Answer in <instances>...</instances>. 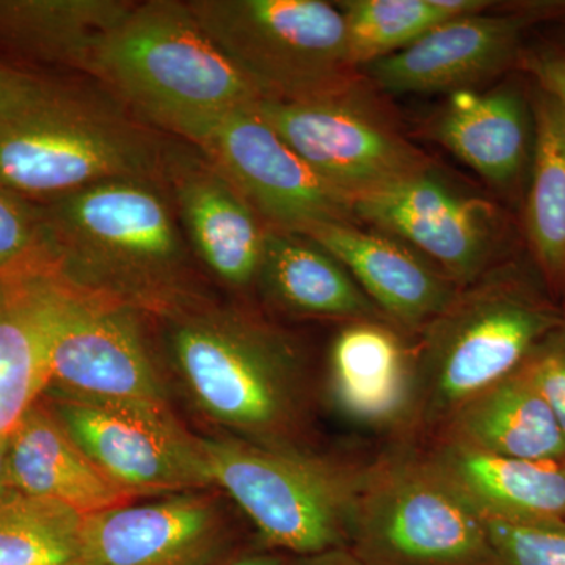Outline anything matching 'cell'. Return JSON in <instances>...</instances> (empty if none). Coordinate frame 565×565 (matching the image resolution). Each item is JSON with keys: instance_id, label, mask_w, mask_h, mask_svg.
I'll use <instances>...</instances> for the list:
<instances>
[{"instance_id": "cell-26", "label": "cell", "mask_w": 565, "mask_h": 565, "mask_svg": "<svg viewBox=\"0 0 565 565\" xmlns=\"http://www.w3.org/2000/svg\"><path fill=\"white\" fill-rule=\"evenodd\" d=\"M337 6L360 70L405 50L446 21L486 10L484 0H341Z\"/></svg>"}, {"instance_id": "cell-29", "label": "cell", "mask_w": 565, "mask_h": 565, "mask_svg": "<svg viewBox=\"0 0 565 565\" xmlns=\"http://www.w3.org/2000/svg\"><path fill=\"white\" fill-rule=\"evenodd\" d=\"M46 233L39 203L0 184V278L43 274Z\"/></svg>"}, {"instance_id": "cell-16", "label": "cell", "mask_w": 565, "mask_h": 565, "mask_svg": "<svg viewBox=\"0 0 565 565\" xmlns=\"http://www.w3.org/2000/svg\"><path fill=\"white\" fill-rule=\"evenodd\" d=\"M386 321L344 323L327 356L330 403L349 423L377 433L418 430L415 345Z\"/></svg>"}, {"instance_id": "cell-4", "label": "cell", "mask_w": 565, "mask_h": 565, "mask_svg": "<svg viewBox=\"0 0 565 565\" xmlns=\"http://www.w3.org/2000/svg\"><path fill=\"white\" fill-rule=\"evenodd\" d=\"M81 70L137 120L191 145L222 115L259 99L178 0L136 2L96 40Z\"/></svg>"}, {"instance_id": "cell-34", "label": "cell", "mask_w": 565, "mask_h": 565, "mask_svg": "<svg viewBox=\"0 0 565 565\" xmlns=\"http://www.w3.org/2000/svg\"><path fill=\"white\" fill-rule=\"evenodd\" d=\"M288 565H366L352 552L351 546H338L315 555L289 556Z\"/></svg>"}, {"instance_id": "cell-25", "label": "cell", "mask_w": 565, "mask_h": 565, "mask_svg": "<svg viewBox=\"0 0 565 565\" xmlns=\"http://www.w3.org/2000/svg\"><path fill=\"white\" fill-rule=\"evenodd\" d=\"M526 236L542 280L565 296V106L537 87Z\"/></svg>"}, {"instance_id": "cell-3", "label": "cell", "mask_w": 565, "mask_h": 565, "mask_svg": "<svg viewBox=\"0 0 565 565\" xmlns=\"http://www.w3.org/2000/svg\"><path fill=\"white\" fill-rule=\"evenodd\" d=\"M167 147L117 99L24 71L0 99V184L33 203L111 180L166 185Z\"/></svg>"}, {"instance_id": "cell-27", "label": "cell", "mask_w": 565, "mask_h": 565, "mask_svg": "<svg viewBox=\"0 0 565 565\" xmlns=\"http://www.w3.org/2000/svg\"><path fill=\"white\" fill-rule=\"evenodd\" d=\"M47 386L46 352L21 278H0V437Z\"/></svg>"}, {"instance_id": "cell-22", "label": "cell", "mask_w": 565, "mask_h": 565, "mask_svg": "<svg viewBox=\"0 0 565 565\" xmlns=\"http://www.w3.org/2000/svg\"><path fill=\"white\" fill-rule=\"evenodd\" d=\"M430 460L482 515L565 522L563 462H533L437 438Z\"/></svg>"}, {"instance_id": "cell-8", "label": "cell", "mask_w": 565, "mask_h": 565, "mask_svg": "<svg viewBox=\"0 0 565 565\" xmlns=\"http://www.w3.org/2000/svg\"><path fill=\"white\" fill-rule=\"evenodd\" d=\"M200 445L212 484L243 509L259 545L288 556L349 546L362 467L226 434L200 437Z\"/></svg>"}, {"instance_id": "cell-24", "label": "cell", "mask_w": 565, "mask_h": 565, "mask_svg": "<svg viewBox=\"0 0 565 565\" xmlns=\"http://www.w3.org/2000/svg\"><path fill=\"white\" fill-rule=\"evenodd\" d=\"M134 6L129 0H0V46L33 62L81 70L96 40Z\"/></svg>"}, {"instance_id": "cell-37", "label": "cell", "mask_w": 565, "mask_h": 565, "mask_svg": "<svg viewBox=\"0 0 565 565\" xmlns=\"http://www.w3.org/2000/svg\"><path fill=\"white\" fill-rule=\"evenodd\" d=\"M563 467H564V470H565V459L563 460Z\"/></svg>"}, {"instance_id": "cell-10", "label": "cell", "mask_w": 565, "mask_h": 565, "mask_svg": "<svg viewBox=\"0 0 565 565\" xmlns=\"http://www.w3.org/2000/svg\"><path fill=\"white\" fill-rule=\"evenodd\" d=\"M253 106L349 203L433 167L430 159L367 102L362 85L329 98L300 103L258 99Z\"/></svg>"}, {"instance_id": "cell-28", "label": "cell", "mask_w": 565, "mask_h": 565, "mask_svg": "<svg viewBox=\"0 0 565 565\" xmlns=\"http://www.w3.org/2000/svg\"><path fill=\"white\" fill-rule=\"evenodd\" d=\"M84 515L14 494L0 504V565H81Z\"/></svg>"}, {"instance_id": "cell-19", "label": "cell", "mask_w": 565, "mask_h": 565, "mask_svg": "<svg viewBox=\"0 0 565 565\" xmlns=\"http://www.w3.org/2000/svg\"><path fill=\"white\" fill-rule=\"evenodd\" d=\"M430 136L494 188H511L533 154L531 104L515 87L449 93Z\"/></svg>"}, {"instance_id": "cell-32", "label": "cell", "mask_w": 565, "mask_h": 565, "mask_svg": "<svg viewBox=\"0 0 565 565\" xmlns=\"http://www.w3.org/2000/svg\"><path fill=\"white\" fill-rule=\"evenodd\" d=\"M525 70L537 81V87L565 106V52L541 51L526 55Z\"/></svg>"}, {"instance_id": "cell-31", "label": "cell", "mask_w": 565, "mask_h": 565, "mask_svg": "<svg viewBox=\"0 0 565 565\" xmlns=\"http://www.w3.org/2000/svg\"><path fill=\"white\" fill-rule=\"evenodd\" d=\"M520 370L552 408L565 435V322L535 345Z\"/></svg>"}, {"instance_id": "cell-38", "label": "cell", "mask_w": 565, "mask_h": 565, "mask_svg": "<svg viewBox=\"0 0 565 565\" xmlns=\"http://www.w3.org/2000/svg\"><path fill=\"white\" fill-rule=\"evenodd\" d=\"M563 310H564V315H565V307L563 308Z\"/></svg>"}, {"instance_id": "cell-2", "label": "cell", "mask_w": 565, "mask_h": 565, "mask_svg": "<svg viewBox=\"0 0 565 565\" xmlns=\"http://www.w3.org/2000/svg\"><path fill=\"white\" fill-rule=\"evenodd\" d=\"M161 321L174 371L203 416L248 444L308 449L310 367L297 338L210 299Z\"/></svg>"}, {"instance_id": "cell-35", "label": "cell", "mask_w": 565, "mask_h": 565, "mask_svg": "<svg viewBox=\"0 0 565 565\" xmlns=\"http://www.w3.org/2000/svg\"><path fill=\"white\" fill-rule=\"evenodd\" d=\"M7 438H9V435H7V437H0V504H2L3 501L10 500L14 494H18L10 479Z\"/></svg>"}, {"instance_id": "cell-18", "label": "cell", "mask_w": 565, "mask_h": 565, "mask_svg": "<svg viewBox=\"0 0 565 565\" xmlns=\"http://www.w3.org/2000/svg\"><path fill=\"white\" fill-rule=\"evenodd\" d=\"M332 253L393 326L415 334L451 303L459 286L388 234L360 223H322L303 233Z\"/></svg>"}, {"instance_id": "cell-6", "label": "cell", "mask_w": 565, "mask_h": 565, "mask_svg": "<svg viewBox=\"0 0 565 565\" xmlns=\"http://www.w3.org/2000/svg\"><path fill=\"white\" fill-rule=\"evenodd\" d=\"M188 6L259 99L311 102L362 85L337 2L189 0Z\"/></svg>"}, {"instance_id": "cell-13", "label": "cell", "mask_w": 565, "mask_h": 565, "mask_svg": "<svg viewBox=\"0 0 565 565\" xmlns=\"http://www.w3.org/2000/svg\"><path fill=\"white\" fill-rule=\"evenodd\" d=\"M353 217L414 245L459 288L489 273L501 237L492 203L468 195L434 167L359 196Z\"/></svg>"}, {"instance_id": "cell-23", "label": "cell", "mask_w": 565, "mask_h": 565, "mask_svg": "<svg viewBox=\"0 0 565 565\" xmlns=\"http://www.w3.org/2000/svg\"><path fill=\"white\" fill-rule=\"evenodd\" d=\"M435 437L511 459H565L563 429L522 370L468 401Z\"/></svg>"}, {"instance_id": "cell-21", "label": "cell", "mask_w": 565, "mask_h": 565, "mask_svg": "<svg viewBox=\"0 0 565 565\" xmlns=\"http://www.w3.org/2000/svg\"><path fill=\"white\" fill-rule=\"evenodd\" d=\"M256 286L297 318L390 322L343 264L303 234L267 228Z\"/></svg>"}, {"instance_id": "cell-9", "label": "cell", "mask_w": 565, "mask_h": 565, "mask_svg": "<svg viewBox=\"0 0 565 565\" xmlns=\"http://www.w3.org/2000/svg\"><path fill=\"white\" fill-rule=\"evenodd\" d=\"M20 278L43 338L46 390L173 412L141 311L50 274Z\"/></svg>"}, {"instance_id": "cell-1", "label": "cell", "mask_w": 565, "mask_h": 565, "mask_svg": "<svg viewBox=\"0 0 565 565\" xmlns=\"http://www.w3.org/2000/svg\"><path fill=\"white\" fill-rule=\"evenodd\" d=\"M166 185L111 180L39 203L50 274L159 319L204 302Z\"/></svg>"}, {"instance_id": "cell-30", "label": "cell", "mask_w": 565, "mask_h": 565, "mask_svg": "<svg viewBox=\"0 0 565 565\" xmlns=\"http://www.w3.org/2000/svg\"><path fill=\"white\" fill-rule=\"evenodd\" d=\"M482 519L497 565H565V522Z\"/></svg>"}, {"instance_id": "cell-36", "label": "cell", "mask_w": 565, "mask_h": 565, "mask_svg": "<svg viewBox=\"0 0 565 565\" xmlns=\"http://www.w3.org/2000/svg\"><path fill=\"white\" fill-rule=\"evenodd\" d=\"M21 71L10 68V66L2 65L0 63V99L7 95V92L13 87L14 82L20 77Z\"/></svg>"}, {"instance_id": "cell-14", "label": "cell", "mask_w": 565, "mask_h": 565, "mask_svg": "<svg viewBox=\"0 0 565 565\" xmlns=\"http://www.w3.org/2000/svg\"><path fill=\"white\" fill-rule=\"evenodd\" d=\"M236 548L206 490L131 501L82 522L81 565H215Z\"/></svg>"}, {"instance_id": "cell-20", "label": "cell", "mask_w": 565, "mask_h": 565, "mask_svg": "<svg viewBox=\"0 0 565 565\" xmlns=\"http://www.w3.org/2000/svg\"><path fill=\"white\" fill-rule=\"evenodd\" d=\"M14 490L90 515L131 503V494L99 471L66 434L43 401L33 404L7 438Z\"/></svg>"}, {"instance_id": "cell-7", "label": "cell", "mask_w": 565, "mask_h": 565, "mask_svg": "<svg viewBox=\"0 0 565 565\" xmlns=\"http://www.w3.org/2000/svg\"><path fill=\"white\" fill-rule=\"evenodd\" d=\"M349 546L366 565H497L478 509L405 445L362 467Z\"/></svg>"}, {"instance_id": "cell-5", "label": "cell", "mask_w": 565, "mask_h": 565, "mask_svg": "<svg viewBox=\"0 0 565 565\" xmlns=\"http://www.w3.org/2000/svg\"><path fill=\"white\" fill-rule=\"evenodd\" d=\"M522 267H494L460 288L415 333L418 430L437 434L468 401L516 373L565 322L563 308ZM550 291V289H548Z\"/></svg>"}, {"instance_id": "cell-15", "label": "cell", "mask_w": 565, "mask_h": 565, "mask_svg": "<svg viewBox=\"0 0 565 565\" xmlns=\"http://www.w3.org/2000/svg\"><path fill=\"white\" fill-rule=\"evenodd\" d=\"M556 9V3H537L446 21L405 50L367 63L363 74L388 95L471 90L511 66L526 29Z\"/></svg>"}, {"instance_id": "cell-12", "label": "cell", "mask_w": 565, "mask_h": 565, "mask_svg": "<svg viewBox=\"0 0 565 565\" xmlns=\"http://www.w3.org/2000/svg\"><path fill=\"white\" fill-rule=\"evenodd\" d=\"M193 147L233 182L267 228L303 234L322 223H359L351 203L299 158L253 104L222 115Z\"/></svg>"}, {"instance_id": "cell-11", "label": "cell", "mask_w": 565, "mask_h": 565, "mask_svg": "<svg viewBox=\"0 0 565 565\" xmlns=\"http://www.w3.org/2000/svg\"><path fill=\"white\" fill-rule=\"evenodd\" d=\"M41 401L99 471L134 500L214 486L200 437L189 434L173 412L57 390H46Z\"/></svg>"}, {"instance_id": "cell-33", "label": "cell", "mask_w": 565, "mask_h": 565, "mask_svg": "<svg viewBox=\"0 0 565 565\" xmlns=\"http://www.w3.org/2000/svg\"><path fill=\"white\" fill-rule=\"evenodd\" d=\"M289 556L266 546L236 548L215 565H288Z\"/></svg>"}, {"instance_id": "cell-17", "label": "cell", "mask_w": 565, "mask_h": 565, "mask_svg": "<svg viewBox=\"0 0 565 565\" xmlns=\"http://www.w3.org/2000/svg\"><path fill=\"white\" fill-rule=\"evenodd\" d=\"M163 184L172 192L185 236L223 285H256L267 226L247 200L191 143L169 141Z\"/></svg>"}]
</instances>
